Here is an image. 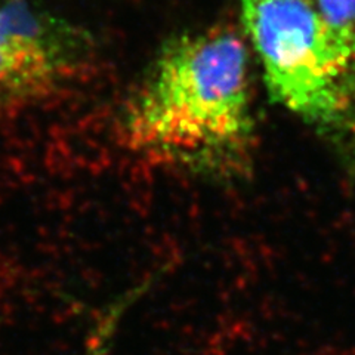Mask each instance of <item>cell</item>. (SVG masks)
<instances>
[{"label": "cell", "instance_id": "cell-1", "mask_svg": "<svg viewBox=\"0 0 355 355\" xmlns=\"http://www.w3.org/2000/svg\"><path fill=\"white\" fill-rule=\"evenodd\" d=\"M123 133L151 162L218 181L246 176L254 148L246 42L222 27L169 42L130 101Z\"/></svg>", "mask_w": 355, "mask_h": 355}, {"label": "cell", "instance_id": "cell-2", "mask_svg": "<svg viewBox=\"0 0 355 355\" xmlns=\"http://www.w3.org/2000/svg\"><path fill=\"white\" fill-rule=\"evenodd\" d=\"M239 6L274 101L355 173V43L306 0H239Z\"/></svg>", "mask_w": 355, "mask_h": 355}, {"label": "cell", "instance_id": "cell-3", "mask_svg": "<svg viewBox=\"0 0 355 355\" xmlns=\"http://www.w3.org/2000/svg\"><path fill=\"white\" fill-rule=\"evenodd\" d=\"M83 43L31 0H0V96L30 98L69 76Z\"/></svg>", "mask_w": 355, "mask_h": 355}, {"label": "cell", "instance_id": "cell-4", "mask_svg": "<svg viewBox=\"0 0 355 355\" xmlns=\"http://www.w3.org/2000/svg\"><path fill=\"white\" fill-rule=\"evenodd\" d=\"M148 283H141L137 287L128 288L111 301L107 308L95 318V323L89 331L82 355H108L111 347H113L114 336L117 333L119 324L123 320L128 309L135 304L138 299L146 293Z\"/></svg>", "mask_w": 355, "mask_h": 355}, {"label": "cell", "instance_id": "cell-5", "mask_svg": "<svg viewBox=\"0 0 355 355\" xmlns=\"http://www.w3.org/2000/svg\"><path fill=\"white\" fill-rule=\"evenodd\" d=\"M320 17L355 43V0H306Z\"/></svg>", "mask_w": 355, "mask_h": 355}]
</instances>
